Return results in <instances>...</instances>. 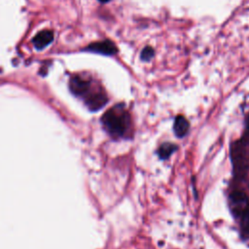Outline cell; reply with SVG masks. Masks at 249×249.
<instances>
[{
    "label": "cell",
    "instance_id": "obj_1",
    "mask_svg": "<svg viewBox=\"0 0 249 249\" xmlns=\"http://www.w3.org/2000/svg\"><path fill=\"white\" fill-rule=\"evenodd\" d=\"M105 129L114 137H122L128 130L129 116L122 105L109 109L102 117Z\"/></svg>",
    "mask_w": 249,
    "mask_h": 249
},
{
    "label": "cell",
    "instance_id": "obj_8",
    "mask_svg": "<svg viewBox=\"0 0 249 249\" xmlns=\"http://www.w3.org/2000/svg\"><path fill=\"white\" fill-rule=\"evenodd\" d=\"M174 149L175 147L172 144H163L160 149V156L162 159L167 158L174 151Z\"/></svg>",
    "mask_w": 249,
    "mask_h": 249
},
{
    "label": "cell",
    "instance_id": "obj_3",
    "mask_svg": "<svg viewBox=\"0 0 249 249\" xmlns=\"http://www.w3.org/2000/svg\"><path fill=\"white\" fill-rule=\"evenodd\" d=\"M69 87L71 91L78 96L82 97H88L90 92V82L85 78H82L80 76L73 77L70 80Z\"/></svg>",
    "mask_w": 249,
    "mask_h": 249
},
{
    "label": "cell",
    "instance_id": "obj_4",
    "mask_svg": "<svg viewBox=\"0 0 249 249\" xmlns=\"http://www.w3.org/2000/svg\"><path fill=\"white\" fill-rule=\"evenodd\" d=\"M87 50L90 51V52L106 54V55L114 54L117 52L116 46L110 41H102V42L92 43L88 46Z\"/></svg>",
    "mask_w": 249,
    "mask_h": 249
},
{
    "label": "cell",
    "instance_id": "obj_9",
    "mask_svg": "<svg viewBox=\"0 0 249 249\" xmlns=\"http://www.w3.org/2000/svg\"><path fill=\"white\" fill-rule=\"evenodd\" d=\"M154 53V50L151 47H146L141 52V58L144 60H149Z\"/></svg>",
    "mask_w": 249,
    "mask_h": 249
},
{
    "label": "cell",
    "instance_id": "obj_10",
    "mask_svg": "<svg viewBox=\"0 0 249 249\" xmlns=\"http://www.w3.org/2000/svg\"><path fill=\"white\" fill-rule=\"evenodd\" d=\"M242 226L249 232V210L242 215Z\"/></svg>",
    "mask_w": 249,
    "mask_h": 249
},
{
    "label": "cell",
    "instance_id": "obj_2",
    "mask_svg": "<svg viewBox=\"0 0 249 249\" xmlns=\"http://www.w3.org/2000/svg\"><path fill=\"white\" fill-rule=\"evenodd\" d=\"M230 207L234 215L242 216L249 210V200L243 193H233L230 196Z\"/></svg>",
    "mask_w": 249,
    "mask_h": 249
},
{
    "label": "cell",
    "instance_id": "obj_7",
    "mask_svg": "<svg viewBox=\"0 0 249 249\" xmlns=\"http://www.w3.org/2000/svg\"><path fill=\"white\" fill-rule=\"evenodd\" d=\"M189 130V123L183 116L176 117L174 121V132L178 137L184 136Z\"/></svg>",
    "mask_w": 249,
    "mask_h": 249
},
{
    "label": "cell",
    "instance_id": "obj_11",
    "mask_svg": "<svg viewBox=\"0 0 249 249\" xmlns=\"http://www.w3.org/2000/svg\"><path fill=\"white\" fill-rule=\"evenodd\" d=\"M99 1H100V2H108L109 0H99Z\"/></svg>",
    "mask_w": 249,
    "mask_h": 249
},
{
    "label": "cell",
    "instance_id": "obj_5",
    "mask_svg": "<svg viewBox=\"0 0 249 249\" xmlns=\"http://www.w3.org/2000/svg\"><path fill=\"white\" fill-rule=\"evenodd\" d=\"M85 100L86 104L91 110H98L107 102L106 95L100 91L91 92L88 97L85 98Z\"/></svg>",
    "mask_w": 249,
    "mask_h": 249
},
{
    "label": "cell",
    "instance_id": "obj_6",
    "mask_svg": "<svg viewBox=\"0 0 249 249\" xmlns=\"http://www.w3.org/2000/svg\"><path fill=\"white\" fill-rule=\"evenodd\" d=\"M53 33L50 30H43L35 35L32 42L37 49L41 50L46 48L48 45H50L53 42Z\"/></svg>",
    "mask_w": 249,
    "mask_h": 249
}]
</instances>
